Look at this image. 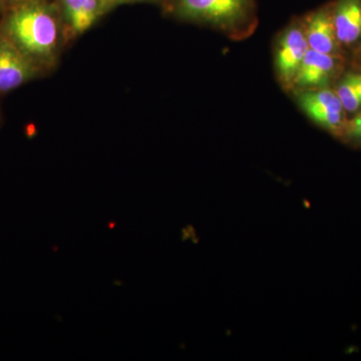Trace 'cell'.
<instances>
[{"label":"cell","mask_w":361,"mask_h":361,"mask_svg":"<svg viewBox=\"0 0 361 361\" xmlns=\"http://www.w3.org/2000/svg\"><path fill=\"white\" fill-rule=\"evenodd\" d=\"M304 111L325 129L341 133L345 129L343 106L336 92L329 90L303 94L299 97Z\"/></svg>","instance_id":"obj_6"},{"label":"cell","mask_w":361,"mask_h":361,"mask_svg":"<svg viewBox=\"0 0 361 361\" xmlns=\"http://www.w3.org/2000/svg\"><path fill=\"white\" fill-rule=\"evenodd\" d=\"M338 66L336 54H322L310 49L301 63L294 85L304 87H320L336 75Z\"/></svg>","instance_id":"obj_8"},{"label":"cell","mask_w":361,"mask_h":361,"mask_svg":"<svg viewBox=\"0 0 361 361\" xmlns=\"http://www.w3.org/2000/svg\"><path fill=\"white\" fill-rule=\"evenodd\" d=\"M334 23L341 44H356L361 39V0L334 1Z\"/></svg>","instance_id":"obj_9"},{"label":"cell","mask_w":361,"mask_h":361,"mask_svg":"<svg viewBox=\"0 0 361 361\" xmlns=\"http://www.w3.org/2000/svg\"><path fill=\"white\" fill-rule=\"evenodd\" d=\"M308 49L310 47L302 21H297L287 27L280 39L276 52L277 73L284 85H294Z\"/></svg>","instance_id":"obj_5"},{"label":"cell","mask_w":361,"mask_h":361,"mask_svg":"<svg viewBox=\"0 0 361 361\" xmlns=\"http://www.w3.org/2000/svg\"><path fill=\"white\" fill-rule=\"evenodd\" d=\"M104 6L109 13L118 6H129V4H160L161 0H103Z\"/></svg>","instance_id":"obj_11"},{"label":"cell","mask_w":361,"mask_h":361,"mask_svg":"<svg viewBox=\"0 0 361 361\" xmlns=\"http://www.w3.org/2000/svg\"><path fill=\"white\" fill-rule=\"evenodd\" d=\"M337 96L341 99L344 110L349 113H355L360 108L361 99L356 90L355 85L351 84L348 78L339 85L336 92Z\"/></svg>","instance_id":"obj_10"},{"label":"cell","mask_w":361,"mask_h":361,"mask_svg":"<svg viewBox=\"0 0 361 361\" xmlns=\"http://www.w3.org/2000/svg\"><path fill=\"white\" fill-rule=\"evenodd\" d=\"M44 75L0 30V94L13 92Z\"/></svg>","instance_id":"obj_3"},{"label":"cell","mask_w":361,"mask_h":361,"mask_svg":"<svg viewBox=\"0 0 361 361\" xmlns=\"http://www.w3.org/2000/svg\"><path fill=\"white\" fill-rule=\"evenodd\" d=\"M161 1H163V0H161Z\"/></svg>","instance_id":"obj_15"},{"label":"cell","mask_w":361,"mask_h":361,"mask_svg":"<svg viewBox=\"0 0 361 361\" xmlns=\"http://www.w3.org/2000/svg\"><path fill=\"white\" fill-rule=\"evenodd\" d=\"M346 134L353 139L361 140V114L355 116L345 125Z\"/></svg>","instance_id":"obj_12"},{"label":"cell","mask_w":361,"mask_h":361,"mask_svg":"<svg viewBox=\"0 0 361 361\" xmlns=\"http://www.w3.org/2000/svg\"><path fill=\"white\" fill-rule=\"evenodd\" d=\"M161 6L176 20L233 35H247L257 23L256 0H163Z\"/></svg>","instance_id":"obj_2"},{"label":"cell","mask_w":361,"mask_h":361,"mask_svg":"<svg viewBox=\"0 0 361 361\" xmlns=\"http://www.w3.org/2000/svg\"><path fill=\"white\" fill-rule=\"evenodd\" d=\"M39 1V0H0V11H6L11 7L20 6V4H30V2Z\"/></svg>","instance_id":"obj_13"},{"label":"cell","mask_w":361,"mask_h":361,"mask_svg":"<svg viewBox=\"0 0 361 361\" xmlns=\"http://www.w3.org/2000/svg\"><path fill=\"white\" fill-rule=\"evenodd\" d=\"M0 30L44 75L58 66L68 39L54 0H39L2 11Z\"/></svg>","instance_id":"obj_1"},{"label":"cell","mask_w":361,"mask_h":361,"mask_svg":"<svg viewBox=\"0 0 361 361\" xmlns=\"http://www.w3.org/2000/svg\"><path fill=\"white\" fill-rule=\"evenodd\" d=\"M350 80L351 84L355 85L356 90H357L358 94H360L361 99V75H350L346 77Z\"/></svg>","instance_id":"obj_14"},{"label":"cell","mask_w":361,"mask_h":361,"mask_svg":"<svg viewBox=\"0 0 361 361\" xmlns=\"http://www.w3.org/2000/svg\"><path fill=\"white\" fill-rule=\"evenodd\" d=\"M302 23L310 49L336 56L339 42L334 28V1L311 11Z\"/></svg>","instance_id":"obj_7"},{"label":"cell","mask_w":361,"mask_h":361,"mask_svg":"<svg viewBox=\"0 0 361 361\" xmlns=\"http://www.w3.org/2000/svg\"><path fill=\"white\" fill-rule=\"evenodd\" d=\"M68 42L89 32L106 14L108 9L103 0H54Z\"/></svg>","instance_id":"obj_4"}]
</instances>
